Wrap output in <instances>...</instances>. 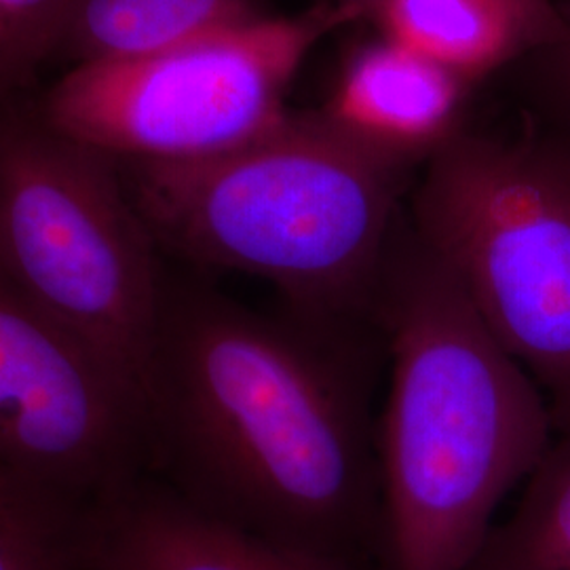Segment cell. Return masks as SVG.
Here are the masks:
<instances>
[{
  "label": "cell",
  "mask_w": 570,
  "mask_h": 570,
  "mask_svg": "<svg viewBox=\"0 0 570 570\" xmlns=\"http://www.w3.org/2000/svg\"><path fill=\"white\" fill-rule=\"evenodd\" d=\"M364 324L258 313L165 266L142 374L146 473L271 543L364 564L383 492Z\"/></svg>",
  "instance_id": "6da1fadb"
},
{
  "label": "cell",
  "mask_w": 570,
  "mask_h": 570,
  "mask_svg": "<svg viewBox=\"0 0 570 570\" xmlns=\"http://www.w3.org/2000/svg\"><path fill=\"white\" fill-rule=\"evenodd\" d=\"M87 570L370 569L235 529L144 473L96 503Z\"/></svg>",
  "instance_id": "ba28073f"
},
{
  "label": "cell",
  "mask_w": 570,
  "mask_h": 570,
  "mask_svg": "<svg viewBox=\"0 0 570 570\" xmlns=\"http://www.w3.org/2000/svg\"><path fill=\"white\" fill-rule=\"evenodd\" d=\"M351 2H362V4H366L367 0H351Z\"/></svg>",
  "instance_id": "e0dca14e"
},
{
  "label": "cell",
  "mask_w": 570,
  "mask_h": 570,
  "mask_svg": "<svg viewBox=\"0 0 570 570\" xmlns=\"http://www.w3.org/2000/svg\"><path fill=\"white\" fill-rule=\"evenodd\" d=\"M385 39L440 63L465 81L480 79L530 49L529 28L499 0H367Z\"/></svg>",
  "instance_id": "8fae6325"
},
{
  "label": "cell",
  "mask_w": 570,
  "mask_h": 570,
  "mask_svg": "<svg viewBox=\"0 0 570 570\" xmlns=\"http://www.w3.org/2000/svg\"><path fill=\"white\" fill-rule=\"evenodd\" d=\"M164 252L121 167L39 117L0 119V279L142 389Z\"/></svg>",
  "instance_id": "5b68a950"
},
{
  "label": "cell",
  "mask_w": 570,
  "mask_h": 570,
  "mask_svg": "<svg viewBox=\"0 0 570 570\" xmlns=\"http://www.w3.org/2000/svg\"><path fill=\"white\" fill-rule=\"evenodd\" d=\"M164 256L275 285L320 324L374 322L393 218L414 167L322 115L193 164H119Z\"/></svg>",
  "instance_id": "3957f363"
},
{
  "label": "cell",
  "mask_w": 570,
  "mask_h": 570,
  "mask_svg": "<svg viewBox=\"0 0 570 570\" xmlns=\"http://www.w3.org/2000/svg\"><path fill=\"white\" fill-rule=\"evenodd\" d=\"M468 81L397 42H372L346 63L327 117L353 136L416 165L456 134Z\"/></svg>",
  "instance_id": "9c48e42d"
},
{
  "label": "cell",
  "mask_w": 570,
  "mask_h": 570,
  "mask_svg": "<svg viewBox=\"0 0 570 570\" xmlns=\"http://www.w3.org/2000/svg\"><path fill=\"white\" fill-rule=\"evenodd\" d=\"M374 322L391 362L376 423L389 570H469L556 440L550 406L414 230L389 245Z\"/></svg>",
  "instance_id": "7a4b0ae2"
},
{
  "label": "cell",
  "mask_w": 570,
  "mask_h": 570,
  "mask_svg": "<svg viewBox=\"0 0 570 570\" xmlns=\"http://www.w3.org/2000/svg\"><path fill=\"white\" fill-rule=\"evenodd\" d=\"M366 4L320 2L258 18L138 60L70 68L41 117L117 164H193L237 150L282 122L285 94L327 32Z\"/></svg>",
  "instance_id": "8992f818"
},
{
  "label": "cell",
  "mask_w": 570,
  "mask_h": 570,
  "mask_svg": "<svg viewBox=\"0 0 570 570\" xmlns=\"http://www.w3.org/2000/svg\"><path fill=\"white\" fill-rule=\"evenodd\" d=\"M511 13L518 16L541 49H556L569 35L567 13H562L551 0H499Z\"/></svg>",
  "instance_id": "9a60e30c"
},
{
  "label": "cell",
  "mask_w": 570,
  "mask_h": 570,
  "mask_svg": "<svg viewBox=\"0 0 570 570\" xmlns=\"http://www.w3.org/2000/svg\"><path fill=\"white\" fill-rule=\"evenodd\" d=\"M469 570H570V435L553 440Z\"/></svg>",
  "instance_id": "4fadbf2b"
},
{
  "label": "cell",
  "mask_w": 570,
  "mask_h": 570,
  "mask_svg": "<svg viewBox=\"0 0 570 570\" xmlns=\"http://www.w3.org/2000/svg\"><path fill=\"white\" fill-rule=\"evenodd\" d=\"M0 468L87 501L146 473L140 385L2 279Z\"/></svg>",
  "instance_id": "52a82bcc"
},
{
  "label": "cell",
  "mask_w": 570,
  "mask_h": 570,
  "mask_svg": "<svg viewBox=\"0 0 570 570\" xmlns=\"http://www.w3.org/2000/svg\"><path fill=\"white\" fill-rule=\"evenodd\" d=\"M567 23H569V35L562 45L556 47V53H558V75H560V81H562V89L567 94L570 102V7L569 13H567Z\"/></svg>",
  "instance_id": "2e32d148"
},
{
  "label": "cell",
  "mask_w": 570,
  "mask_h": 570,
  "mask_svg": "<svg viewBox=\"0 0 570 570\" xmlns=\"http://www.w3.org/2000/svg\"><path fill=\"white\" fill-rule=\"evenodd\" d=\"M72 0H0V96L56 58Z\"/></svg>",
  "instance_id": "5bb4252c"
},
{
  "label": "cell",
  "mask_w": 570,
  "mask_h": 570,
  "mask_svg": "<svg viewBox=\"0 0 570 570\" xmlns=\"http://www.w3.org/2000/svg\"><path fill=\"white\" fill-rule=\"evenodd\" d=\"M96 503L0 468V570H87Z\"/></svg>",
  "instance_id": "7c38bea8"
},
{
  "label": "cell",
  "mask_w": 570,
  "mask_h": 570,
  "mask_svg": "<svg viewBox=\"0 0 570 570\" xmlns=\"http://www.w3.org/2000/svg\"><path fill=\"white\" fill-rule=\"evenodd\" d=\"M414 233L570 435V140L456 134L428 161Z\"/></svg>",
  "instance_id": "277c9868"
},
{
  "label": "cell",
  "mask_w": 570,
  "mask_h": 570,
  "mask_svg": "<svg viewBox=\"0 0 570 570\" xmlns=\"http://www.w3.org/2000/svg\"><path fill=\"white\" fill-rule=\"evenodd\" d=\"M258 18L254 0H72L56 58L138 60Z\"/></svg>",
  "instance_id": "30bf717a"
}]
</instances>
